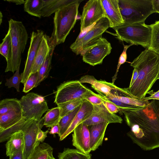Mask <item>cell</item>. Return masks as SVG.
<instances>
[{"mask_svg":"<svg viewBox=\"0 0 159 159\" xmlns=\"http://www.w3.org/2000/svg\"><path fill=\"white\" fill-rule=\"evenodd\" d=\"M24 134L20 130L12 135L6 143V154L9 157L21 151H24Z\"/></svg>","mask_w":159,"mask_h":159,"instance_id":"obj_22","label":"cell"},{"mask_svg":"<svg viewBox=\"0 0 159 159\" xmlns=\"http://www.w3.org/2000/svg\"><path fill=\"white\" fill-rule=\"evenodd\" d=\"M105 14L110 23V27L124 23L119 5V0H101Z\"/></svg>","mask_w":159,"mask_h":159,"instance_id":"obj_16","label":"cell"},{"mask_svg":"<svg viewBox=\"0 0 159 159\" xmlns=\"http://www.w3.org/2000/svg\"><path fill=\"white\" fill-rule=\"evenodd\" d=\"M89 89L79 80L64 82L58 86L55 92L54 102L57 105L72 100L84 99L85 94Z\"/></svg>","mask_w":159,"mask_h":159,"instance_id":"obj_8","label":"cell"},{"mask_svg":"<svg viewBox=\"0 0 159 159\" xmlns=\"http://www.w3.org/2000/svg\"><path fill=\"white\" fill-rule=\"evenodd\" d=\"M83 1L64 7L55 13L53 30L50 37L56 46L64 42L74 27L77 19L80 3Z\"/></svg>","mask_w":159,"mask_h":159,"instance_id":"obj_3","label":"cell"},{"mask_svg":"<svg viewBox=\"0 0 159 159\" xmlns=\"http://www.w3.org/2000/svg\"><path fill=\"white\" fill-rule=\"evenodd\" d=\"M119 5L125 24L145 22L154 13L152 0H119Z\"/></svg>","mask_w":159,"mask_h":159,"instance_id":"obj_6","label":"cell"},{"mask_svg":"<svg viewBox=\"0 0 159 159\" xmlns=\"http://www.w3.org/2000/svg\"><path fill=\"white\" fill-rule=\"evenodd\" d=\"M55 46L51 48L44 62L38 71L39 76L35 87L38 86L41 82L45 80L48 76L51 68V61L54 51Z\"/></svg>","mask_w":159,"mask_h":159,"instance_id":"obj_25","label":"cell"},{"mask_svg":"<svg viewBox=\"0 0 159 159\" xmlns=\"http://www.w3.org/2000/svg\"><path fill=\"white\" fill-rule=\"evenodd\" d=\"M93 109V105L88 101L84 99L72 122L66 131L60 137V140H63L73 132L76 126L90 116Z\"/></svg>","mask_w":159,"mask_h":159,"instance_id":"obj_17","label":"cell"},{"mask_svg":"<svg viewBox=\"0 0 159 159\" xmlns=\"http://www.w3.org/2000/svg\"><path fill=\"white\" fill-rule=\"evenodd\" d=\"M110 27L107 18L104 17L95 23L85 35L77 43L74 42L70 46L71 51L76 55L80 54L86 48L102 37V34Z\"/></svg>","mask_w":159,"mask_h":159,"instance_id":"obj_10","label":"cell"},{"mask_svg":"<svg viewBox=\"0 0 159 159\" xmlns=\"http://www.w3.org/2000/svg\"><path fill=\"white\" fill-rule=\"evenodd\" d=\"M104 17H105V12L101 0L88 1L83 7L80 16V32Z\"/></svg>","mask_w":159,"mask_h":159,"instance_id":"obj_12","label":"cell"},{"mask_svg":"<svg viewBox=\"0 0 159 159\" xmlns=\"http://www.w3.org/2000/svg\"><path fill=\"white\" fill-rule=\"evenodd\" d=\"M111 49L110 43L102 37L84 49L80 55L84 62L94 66L102 64L104 58L111 53Z\"/></svg>","mask_w":159,"mask_h":159,"instance_id":"obj_9","label":"cell"},{"mask_svg":"<svg viewBox=\"0 0 159 159\" xmlns=\"http://www.w3.org/2000/svg\"><path fill=\"white\" fill-rule=\"evenodd\" d=\"M26 120L23 117L21 120L15 125L0 131V142L8 140L15 133L22 130Z\"/></svg>","mask_w":159,"mask_h":159,"instance_id":"obj_28","label":"cell"},{"mask_svg":"<svg viewBox=\"0 0 159 159\" xmlns=\"http://www.w3.org/2000/svg\"><path fill=\"white\" fill-rule=\"evenodd\" d=\"M9 32L11 38L12 53L5 72L14 73L20 66L21 54L25 50L28 38L26 30L22 22L12 19L8 21Z\"/></svg>","mask_w":159,"mask_h":159,"instance_id":"obj_5","label":"cell"},{"mask_svg":"<svg viewBox=\"0 0 159 159\" xmlns=\"http://www.w3.org/2000/svg\"><path fill=\"white\" fill-rule=\"evenodd\" d=\"M49 133L50 134L54 135L57 134L59 135L60 127L59 123L52 127Z\"/></svg>","mask_w":159,"mask_h":159,"instance_id":"obj_44","label":"cell"},{"mask_svg":"<svg viewBox=\"0 0 159 159\" xmlns=\"http://www.w3.org/2000/svg\"><path fill=\"white\" fill-rule=\"evenodd\" d=\"M43 118L39 121L32 119L27 120L22 129L24 134V159H27L40 142L37 140L39 131L44 125Z\"/></svg>","mask_w":159,"mask_h":159,"instance_id":"obj_11","label":"cell"},{"mask_svg":"<svg viewBox=\"0 0 159 159\" xmlns=\"http://www.w3.org/2000/svg\"><path fill=\"white\" fill-rule=\"evenodd\" d=\"M9 159H24L23 150L9 157Z\"/></svg>","mask_w":159,"mask_h":159,"instance_id":"obj_45","label":"cell"},{"mask_svg":"<svg viewBox=\"0 0 159 159\" xmlns=\"http://www.w3.org/2000/svg\"><path fill=\"white\" fill-rule=\"evenodd\" d=\"M152 34L150 46L148 48L159 54V20L150 25Z\"/></svg>","mask_w":159,"mask_h":159,"instance_id":"obj_34","label":"cell"},{"mask_svg":"<svg viewBox=\"0 0 159 159\" xmlns=\"http://www.w3.org/2000/svg\"><path fill=\"white\" fill-rule=\"evenodd\" d=\"M43 2V0H26L24 10L31 16L41 18Z\"/></svg>","mask_w":159,"mask_h":159,"instance_id":"obj_26","label":"cell"},{"mask_svg":"<svg viewBox=\"0 0 159 159\" xmlns=\"http://www.w3.org/2000/svg\"><path fill=\"white\" fill-rule=\"evenodd\" d=\"M108 124L107 122H103L89 126L90 127H89L91 151L95 150L102 145Z\"/></svg>","mask_w":159,"mask_h":159,"instance_id":"obj_20","label":"cell"},{"mask_svg":"<svg viewBox=\"0 0 159 159\" xmlns=\"http://www.w3.org/2000/svg\"><path fill=\"white\" fill-rule=\"evenodd\" d=\"M23 117L21 108L12 110L0 115V131L15 125Z\"/></svg>","mask_w":159,"mask_h":159,"instance_id":"obj_23","label":"cell"},{"mask_svg":"<svg viewBox=\"0 0 159 159\" xmlns=\"http://www.w3.org/2000/svg\"><path fill=\"white\" fill-rule=\"evenodd\" d=\"M93 105L94 109L92 114L83 122L88 126L103 122L109 124L122 122L121 117L110 112L103 103Z\"/></svg>","mask_w":159,"mask_h":159,"instance_id":"obj_14","label":"cell"},{"mask_svg":"<svg viewBox=\"0 0 159 159\" xmlns=\"http://www.w3.org/2000/svg\"><path fill=\"white\" fill-rule=\"evenodd\" d=\"M102 97L103 101L102 103L110 112L116 114L119 111V107L104 96H102Z\"/></svg>","mask_w":159,"mask_h":159,"instance_id":"obj_40","label":"cell"},{"mask_svg":"<svg viewBox=\"0 0 159 159\" xmlns=\"http://www.w3.org/2000/svg\"><path fill=\"white\" fill-rule=\"evenodd\" d=\"M39 76L38 72L31 74L24 84V87L23 92L27 93L35 87L37 83Z\"/></svg>","mask_w":159,"mask_h":159,"instance_id":"obj_36","label":"cell"},{"mask_svg":"<svg viewBox=\"0 0 159 159\" xmlns=\"http://www.w3.org/2000/svg\"><path fill=\"white\" fill-rule=\"evenodd\" d=\"M158 79H159V76H158Z\"/></svg>","mask_w":159,"mask_h":159,"instance_id":"obj_50","label":"cell"},{"mask_svg":"<svg viewBox=\"0 0 159 159\" xmlns=\"http://www.w3.org/2000/svg\"><path fill=\"white\" fill-rule=\"evenodd\" d=\"M132 44H130L129 45H125L123 44L124 50L119 57L118 63L117 66V69L116 73L112 78V83H114L117 78V76L120 66L124 63L126 61L127 59V49L131 46L133 45Z\"/></svg>","mask_w":159,"mask_h":159,"instance_id":"obj_37","label":"cell"},{"mask_svg":"<svg viewBox=\"0 0 159 159\" xmlns=\"http://www.w3.org/2000/svg\"><path fill=\"white\" fill-rule=\"evenodd\" d=\"M43 118L44 125L51 128L58 123L61 119L59 108L57 107L49 110Z\"/></svg>","mask_w":159,"mask_h":159,"instance_id":"obj_29","label":"cell"},{"mask_svg":"<svg viewBox=\"0 0 159 159\" xmlns=\"http://www.w3.org/2000/svg\"><path fill=\"white\" fill-rule=\"evenodd\" d=\"M44 33L42 30H37L31 34L30 45L28 52L21 83L24 84L30 75Z\"/></svg>","mask_w":159,"mask_h":159,"instance_id":"obj_13","label":"cell"},{"mask_svg":"<svg viewBox=\"0 0 159 159\" xmlns=\"http://www.w3.org/2000/svg\"><path fill=\"white\" fill-rule=\"evenodd\" d=\"M82 0H43L42 16L48 17L60 9Z\"/></svg>","mask_w":159,"mask_h":159,"instance_id":"obj_21","label":"cell"},{"mask_svg":"<svg viewBox=\"0 0 159 159\" xmlns=\"http://www.w3.org/2000/svg\"><path fill=\"white\" fill-rule=\"evenodd\" d=\"M130 128L128 135L143 150L159 148V100L146 106L119 108Z\"/></svg>","mask_w":159,"mask_h":159,"instance_id":"obj_1","label":"cell"},{"mask_svg":"<svg viewBox=\"0 0 159 159\" xmlns=\"http://www.w3.org/2000/svg\"><path fill=\"white\" fill-rule=\"evenodd\" d=\"M73 132V146L82 152L89 154L91 150L89 126L82 122L76 126Z\"/></svg>","mask_w":159,"mask_h":159,"instance_id":"obj_15","label":"cell"},{"mask_svg":"<svg viewBox=\"0 0 159 159\" xmlns=\"http://www.w3.org/2000/svg\"><path fill=\"white\" fill-rule=\"evenodd\" d=\"M152 3L154 12L159 14V0H152Z\"/></svg>","mask_w":159,"mask_h":159,"instance_id":"obj_46","label":"cell"},{"mask_svg":"<svg viewBox=\"0 0 159 159\" xmlns=\"http://www.w3.org/2000/svg\"><path fill=\"white\" fill-rule=\"evenodd\" d=\"M58 159H91V155L85 153L77 149L64 148L59 153Z\"/></svg>","mask_w":159,"mask_h":159,"instance_id":"obj_27","label":"cell"},{"mask_svg":"<svg viewBox=\"0 0 159 159\" xmlns=\"http://www.w3.org/2000/svg\"><path fill=\"white\" fill-rule=\"evenodd\" d=\"M0 53L5 58L7 65L8 64L11 59L12 53L11 38L8 31L0 44Z\"/></svg>","mask_w":159,"mask_h":159,"instance_id":"obj_30","label":"cell"},{"mask_svg":"<svg viewBox=\"0 0 159 159\" xmlns=\"http://www.w3.org/2000/svg\"><path fill=\"white\" fill-rule=\"evenodd\" d=\"M80 106L81 105L79 106L60 119L59 122L60 127V134L59 136L60 137L64 134L70 125L75 116L79 110Z\"/></svg>","mask_w":159,"mask_h":159,"instance_id":"obj_31","label":"cell"},{"mask_svg":"<svg viewBox=\"0 0 159 159\" xmlns=\"http://www.w3.org/2000/svg\"><path fill=\"white\" fill-rule=\"evenodd\" d=\"M138 76V72L137 69L136 68H134L133 70L132 75L129 87H130L136 80Z\"/></svg>","mask_w":159,"mask_h":159,"instance_id":"obj_43","label":"cell"},{"mask_svg":"<svg viewBox=\"0 0 159 159\" xmlns=\"http://www.w3.org/2000/svg\"><path fill=\"white\" fill-rule=\"evenodd\" d=\"M0 24H1V23H2V13L1 12V11L0 12Z\"/></svg>","mask_w":159,"mask_h":159,"instance_id":"obj_48","label":"cell"},{"mask_svg":"<svg viewBox=\"0 0 159 159\" xmlns=\"http://www.w3.org/2000/svg\"><path fill=\"white\" fill-rule=\"evenodd\" d=\"M4 1H7L9 2H12L15 3L16 5H21L22 4H24L26 0H4Z\"/></svg>","mask_w":159,"mask_h":159,"instance_id":"obj_47","label":"cell"},{"mask_svg":"<svg viewBox=\"0 0 159 159\" xmlns=\"http://www.w3.org/2000/svg\"><path fill=\"white\" fill-rule=\"evenodd\" d=\"M53 46L56 47L52 42L51 37L44 34L39 46L30 74L39 71Z\"/></svg>","mask_w":159,"mask_h":159,"instance_id":"obj_18","label":"cell"},{"mask_svg":"<svg viewBox=\"0 0 159 159\" xmlns=\"http://www.w3.org/2000/svg\"><path fill=\"white\" fill-rule=\"evenodd\" d=\"M20 66H19L13 75L9 79H6L5 85L9 88L11 87L15 88L17 92H20V85L21 83L22 78V74L19 73Z\"/></svg>","mask_w":159,"mask_h":159,"instance_id":"obj_35","label":"cell"},{"mask_svg":"<svg viewBox=\"0 0 159 159\" xmlns=\"http://www.w3.org/2000/svg\"><path fill=\"white\" fill-rule=\"evenodd\" d=\"M84 99L93 105H99L103 102L102 96L95 93L90 89L85 94Z\"/></svg>","mask_w":159,"mask_h":159,"instance_id":"obj_38","label":"cell"},{"mask_svg":"<svg viewBox=\"0 0 159 159\" xmlns=\"http://www.w3.org/2000/svg\"><path fill=\"white\" fill-rule=\"evenodd\" d=\"M130 66L137 69L138 76L133 85L127 89L132 98L143 100L158 79L159 54L146 49L134 59Z\"/></svg>","mask_w":159,"mask_h":159,"instance_id":"obj_2","label":"cell"},{"mask_svg":"<svg viewBox=\"0 0 159 159\" xmlns=\"http://www.w3.org/2000/svg\"><path fill=\"white\" fill-rule=\"evenodd\" d=\"M53 151L50 145L43 142L35 148L27 159H48L53 156Z\"/></svg>","mask_w":159,"mask_h":159,"instance_id":"obj_24","label":"cell"},{"mask_svg":"<svg viewBox=\"0 0 159 159\" xmlns=\"http://www.w3.org/2000/svg\"><path fill=\"white\" fill-rule=\"evenodd\" d=\"M49 130L48 129L45 131H43L41 130H40L37 135V141L40 143H43V142L47 137V134L49 132Z\"/></svg>","mask_w":159,"mask_h":159,"instance_id":"obj_41","label":"cell"},{"mask_svg":"<svg viewBox=\"0 0 159 159\" xmlns=\"http://www.w3.org/2000/svg\"><path fill=\"white\" fill-rule=\"evenodd\" d=\"M151 93L150 96L148 97H145L143 100L146 101H148L149 100H159V90L157 92H150Z\"/></svg>","mask_w":159,"mask_h":159,"instance_id":"obj_42","label":"cell"},{"mask_svg":"<svg viewBox=\"0 0 159 159\" xmlns=\"http://www.w3.org/2000/svg\"><path fill=\"white\" fill-rule=\"evenodd\" d=\"M20 100L16 98H6L0 102V115L12 110L20 108Z\"/></svg>","mask_w":159,"mask_h":159,"instance_id":"obj_33","label":"cell"},{"mask_svg":"<svg viewBox=\"0 0 159 159\" xmlns=\"http://www.w3.org/2000/svg\"><path fill=\"white\" fill-rule=\"evenodd\" d=\"M81 83H87L90 84L92 87L101 95L106 96L111 91L117 89L118 87L112 83L104 80H98L93 76L86 75L82 76L79 80Z\"/></svg>","mask_w":159,"mask_h":159,"instance_id":"obj_19","label":"cell"},{"mask_svg":"<svg viewBox=\"0 0 159 159\" xmlns=\"http://www.w3.org/2000/svg\"><path fill=\"white\" fill-rule=\"evenodd\" d=\"M84 99H80L68 101L57 104L60 111L61 118L80 106Z\"/></svg>","mask_w":159,"mask_h":159,"instance_id":"obj_32","label":"cell"},{"mask_svg":"<svg viewBox=\"0 0 159 159\" xmlns=\"http://www.w3.org/2000/svg\"><path fill=\"white\" fill-rule=\"evenodd\" d=\"M118 88L111 90L110 93L107 96H104L107 99L111 101L120 108H131L137 107L126 104L120 101L117 97V90Z\"/></svg>","mask_w":159,"mask_h":159,"instance_id":"obj_39","label":"cell"},{"mask_svg":"<svg viewBox=\"0 0 159 159\" xmlns=\"http://www.w3.org/2000/svg\"><path fill=\"white\" fill-rule=\"evenodd\" d=\"M23 117L26 120L32 119L39 121L48 109L44 98L34 93L23 96L20 100Z\"/></svg>","mask_w":159,"mask_h":159,"instance_id":"obj_7","label":"cell"},{"mask_svg":"<svg viewBox=\"0 0 159 159\" xmlns=\"http://www.w3.org/2000/svg\"><path fill=\"white\" fill-rule=\"evenodd\" d=\"M48 159H56L53 156L50 157Z\"/></svg>","mask_w":159,"mask_h":159,"instance_id":"obj_49","label":"cell"},{"mask_svg":"<svg viewBox=\"0 0 159 159\" xmlns=\"http://www.w3.org/2000/svg\"><path fill=\"white\" fill-rule=\"evenodd\" d=\"M116 38L133 45H140L148 49L150 46L152 28L145 22L125 24L112 28Z\"/></svg>","mask_w":159,"mask_h":159,"instance_id":"obj_4","label":"cell"}]
</instances>
